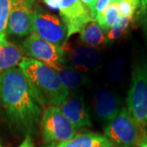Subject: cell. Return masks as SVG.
Listing matches in <instances>:
<instances>
[{
  "instance_id": "6da1fadb",
  "label": "cell",
  "mask_w": 147,
  "mask_h": 147,
  "mask_svg": "<svg viewBox=\"0 0 147 147\" xmlns=\"http://www.w3.org/2000/svg\"><path fill=\"white\" fill-rule=\"evenodd\" d=\"M0 105L13 128L26 136L38 131L42 108L20 67L9 69L0 74Z\"/></svg>"
},
{
  "instance_id": "7a4b0ae2",
  "label": "cell",
  "mask_w": 147,
  "mask_h": 147,
  "mask_svg": "<svg viewBox=\"0 0 147 147\" xmlns=\"http://www.w3.org/2000/svg\"><path fill=\"white\" fill-rule=\"evenodd\" d=\"M19 67L26 77L37 101L42 109L49 106L59 107L69 94L57 71L45 64L24 57Z\"/></svg>"
},
{
  "instance_id": "3957f363",
  "label": "cell",
  "mask_w": 147,
  "mask_h": 147,
  "mask_svg": "<svg viewBox=\"0 0 147 147\" xmlns=\"http://www.w3.org/2000/svg\"><path fill=\"white\" fill-rule=\"evenodd\" d=\"M127 109L141 131H147V62L136 61L131 73Z\"/></svg>"
},
{
  "instance_id": "277c9868",
  "label": "cell",
  "mask_w": 147,
  "mask_h": 147,
  "mask_svg": "<svg viewBox=\"0 0 147 147\" xmlns=\"http://www.w3.org/2000/svg\"><path fill=\"white\" fill-rule=\"evenodd\" d=\"M32 30L44 40L65 48L68 40L67 29L57 16L35 4L33 10Z\"/></svg>"
},
{
  "instance_id": "5b68a950",
  "label": "cell",
  "mask_w": 147,
  "mask_h": 147,
  "mask_svg": "<svg viewBox=\"0 0 147 147\" xmlns=\"http://www.w3.org/2000/svg\"><path fill=\"white\" fill-rule=\"evenodd\" d=\"M39 128L44 143L66 142L77 134L76 128L57 106L44 109Z\"/></svg>"
},
{
  "instance_id": "8992f818",
  "label": "cell",
  "mask_w": 147,
  "mask_h": 147,
  "mask_svg": "<svg viewBox=\"0 0 147 147\" xmlns=\"http://www.w3.org/2000/svg\"><path fill=\"white\" fill-rule=\"evenodd\" d=\"M21 49L28 58L40 61L54 69L63 66L65 62V48L47 42L34 33L24 40Z\"/></svg>"
},
{
  "instance_id": "52a82bcc",
  "label": "cell",
  "mask_w": 147,
  "mask_h": 147,
  "mask_svg": "<svg viewBox=\"0 0 147 147\" xmlns=\"http://www.w3.org/2000/svg\"><path fill=\"white\" fill-rule=\"evenodd\" d=\"M104 134L114 147H137L141 130L127 107H123L118 116L105 127Z\"/></svg>"
},
{
  "instance_id": "ba28073f",
  "label": "cell",
  "mask_w": 147,
  "mask_h": 147,
  "mask_svg": "<svg viewBox=\"0 0 147 147\" xmlns=\"http://www.w3.org/2000/svg\"><path fill=\"white\" fill-rule=\"evenodd\" d=\"M59 13L67 29L68 39L80 33L90 21H94L89 9L80 0H60Z\"/></svg>"
},
{
  "instance_id": "9c48e42d",
  "label": "cell",
  "mask_w": 147,
  "mask_h": 147,
  "mask_svg": "<svg viewBox=\"0 0 147 147\" xmlns=\"http://www.w3.org/2000/svg\"><path fill=\"white\" fill-rule=\"evenodd\" d=\"M35 0H13L7 34L8 35L26 37L32 30L33 10Z\"/></svg>"
},
{
  "instance_id": "30bf717a",
  "label": "cell",
  "mask_w": 147,
  "mask_h": 147,
  "mask_svg": "<svg viewBox=\"0 0 147 147\" xmlns=\"http://www.w3.org/2000/svg\"><path fill=\"white\" fill-rule=\"evenodd\" d=\"M73 126L81 129L92 125L84 99L78 94H69L66 99L58 107Z\"/></svg>"
},
{
  "instance_id": "8fae6325",
  "label": "cell",
  "mask_w": 147,
  "mask_h": 147,
  "mask_svg": "<svg viewBox=\"0 0 147 147\" xmlns=\"http://www.w3.org/2000/svg\"><path fill=\"white\" fill-rule=\"evenodd\" d=\"M121 100L119 96L110 90L100 89L95 95V111L102 120L110 123L119 114Z\"/></svg>"
},
{
  "instance_id": "7c38bea8",
  "label": "cell",
  "mask_w": 147,
  "mask_h": 147,
  "mask_svg": "<svg viewBox=\"0 0 147 147\" xmlns=\"http://www.w3.org/2000/svg\"><path fill=\"white\" fill-rule=\"evenodd\" d=\"M68 55L73 68L81 73H87L100 68L101 56L94 48L75 47L69 51Z\"/></svg>"
},
{
  "instance_id": "4fadbf2b",
  "label": "cell",
  "mask_w": 147,
  "mask_h": 147,
  "mask_svg": "<svg viewBox=\"0 0 147 147\" xmlns=\"http://www.w3.org/2000/svg\"><path fill=\"white\" fill-rule=\"evenodd\" d=\"M55 147H114V146L105 135L88 132L78 133L66 142L56 144Z\"/></svg>"
},
{
  "instance_id": "5bb4252c",
  "label": "cell",
  "mask_w": 147,
  "mask_h": 147,
  "mask_svg": "<svg viewBox=\"0 0 147 147\" xmlns=\"http://www.w3.org/2000/svg\"><path fill=\"white\" fill-rule=\"evenodd\" d=\"M23 58L21 49L13 42L7 41L5 43H0V74L16 67Z\"/></svg>"
},
{
  "instance_id": "9a60e30c",
  "label": "cell",
  "mask_w": 147,
  "mask_h": 147,
  "mask_svg": "<svg viewBox=\"0 0 147 147\" xmlns=\"http://www.w3.org/2000/svg\"><path fill=\"white\" fill-rule=\"evenodd\" d=\"M80 40L92 48L101 47L107 43L104 32L96 21H90L80 32Z\"/></svg>"
},
{
  "instance_id": "2e32d148",
  "label": "cell",
  "mask_w": 147,
  "mask_h": 147,
  "mask_svg": "<svg viewBox=\"0 0 147 147\" xmlns=\"http://www.w3.org/2000/svg\"><path fill=\"white\" fill-rule=\"evenodd\" d=\"M55 70L57 71L61 83L69 91L79 88L88 81V78L84 74L74 68L63 65Z\"/></svg>"
},
{
  "instance_id": "e0dca14e",
  "label": "cell",
  "mask_w": 147,
  "mask_h": 147,
  "mask_svg": "<svg viewBox=\"0 0 147 147\" xmlns=\"http://www.w3.org/2000/svg\"><path fill=\"white\" fill-rule=\"evenodd\" d=\"M13 0H0V43H5L7 39V30L9 21Z\"/></svg>"
},
{
  "instance_id": "ac0fdd59",
  "label": "cell",
  "mask_w": 147,
  "mask_h": 147,
  "mask_svg": "<svg viewBox=\"0 0 147 147\" xmlns=\"http://www.w3.org/2000/svg\"><path fill=\"white\" fill-rule=\"evenodd\" d=\"M124 71L125 66L123 59L120 57H116L109 64L105 71V75L110 82L119 83L123 78Z\"/></svg>"
},
{
  "instance_id": "d6986e66",
  "label": "cell",
  "mask_w": 147,
  "mask_h": 147,
  "mask_svg": "<svg viewBox=\"0 0 147 147\" xmlns=\"http://www.w3.org/2000/svg\"><path fill=\"white\" fill-rule=\"evenodd\" d=\"M120 16L118 3L116 2V0H112V3L104 13L102 21L99 26L103 31H109L114 26Z\"/></svg>"
},
{
  "instance_id": "ffe728a7",
  "label": "cell",
  "mask_w": 147,
  "mask_h": 147,
  "mask_svg": "<svg viewBox=\"0 0 147 147\" xmlns=\"http://www.w3.org/2000/svg\"><path fill=\"white\" fill-rule=\"evenodd\" d=\"M131 21H132L131 17L120 16L119 20L114 25V26L108 31L107 38H106L107 42H114L117 39L120 38L126 33Z\"/></svg>"
},
{
  "instance_id": "44dd1931",
  "label": "cell",
  "mask_w": 147,
  "mask_h": 147,
  "mask_svg": "<svg viewBox=\"0 0 147 147\" xmlns=\"http://www.w3.org/2000/svg\"><path fill=\"white\" fill-rule=\"evenodd\" d=\"M116 2L118 3L119 12L122 16L133 18L136 11L139 10L138 0H116Z\"/></svg>"
},
{
  "instance_id": "7402d4cb",
  "label": "cell",
  "mask_w": 147,
  "mask_h": 147,
  "mask_svg": "<svg viewBox=\"0 0 147 147\" xmlns=\"http://www.w3.org/2000/svg\"><path fill=\"white\" fill-rule=\"evenodd\" d=\"M112 3V0H97L95 6V21L97 22L98 25H100L102 21L103 15L109 7L110 3Z\"/></svg>"
},
{
  "instance_id": "603a6c76",
  "label": "cell",
  "mask_w": 147,
  "mask_h": 147,
  "mask_svg": "<svg viewBox=\"0 0 147 147\" xmlns=\"http://www.w3.org/2000/svg\"><path fill=\"white\" fill-rule=\"evenodd\" d=\"M91 11L92 16L95 21V6L97 0H80Z\"/></svg>"
},
{
  "instance_id": "cb8c5ba5",
  "label": "cell",
  "mask_w": 147,
  "mask_h": 147,
  "mask_svg": "<svg viewBox=\"0 0 147 147\" xmlns=\"http://www.w3.org/2000/svg\"><path fill=\"white\" fill-rule=\"evenodd\" d=\"M42 3L52 10L59 11L60 0H42Z\"/></svg>"
},
{
  "instance_id": "d4e9b609",
  "label": "cell",
  "mask_w": 147,
  "mask_h": 147,
  "mask_svg": "<svg viewBox=\"0 0 147 147\" xmlns=\"http://www.w3.org/2000/svg\"><path fill=\"white\" fill-rule=\"evenodd\" d=\"M139 17L141 18L142 21V27H143V30H144V34L146 37L147 39V7L145 10L142 12V14L139 16Z\"/></svg>"
},
{
  "instance_id": "484cf974",
  "label": "cell",
  "mask_w": 147,
  "mask_h": 147,
  "mask_svg": "<svg viewBox=\"0 0 147 147\" xmlns=\"http://www.w3.org/2000/svg\"><path fill=\"white\" fill-rule=\"evenodd\" d=\"M139 147H147V131H141L140 139L138 142Z\"/></svg>"
},
{
  "instance_id": "4316f807",
  "label": "cell",
  "mask_w": 147,
  "mask_h": 147,
  "mask_svg": "<svg viewBox=\"0 0 147 147\" xmlns=\"http://www.w3.org/2000/svg\"><path fill=\"white\" fill-rule=\"evenodd\" d=\"M0 147H3L0 145ZM18 147H34V142L30 136H26L25 140Z\"/></svg>"
},
{
  "instance_id": "83f0119b",
  "label": "cell",
  "mask_w": 147,
  "mask_h": 147,
  "mask_svg": "<svg viewBox=\"0 0 147 147\" xmlns=\"http://www.w3.org/2000/svg\"><path fill=\"white\" fill-rule=\"evenodd\" d=\"M139 1V10L137 11V16H139L143 11L146 8L147 0H138Z\"/></svg>"
},
{
  "instance_id": "f1b7e54d",
  "label": "cell",
  "mask_w": 147,
  "mask_h": 147,
  "mask_svg": "<svg viewBox=\"0 0 147 147\" xmlns=\"http://www.w3.org/2000/svg\"><path fill=\"white\" fill-rule=\"evenodd\" d=\"M55 145H56V144H54V146H52V147H55Z\"/></svg>"
}]
</instances>
